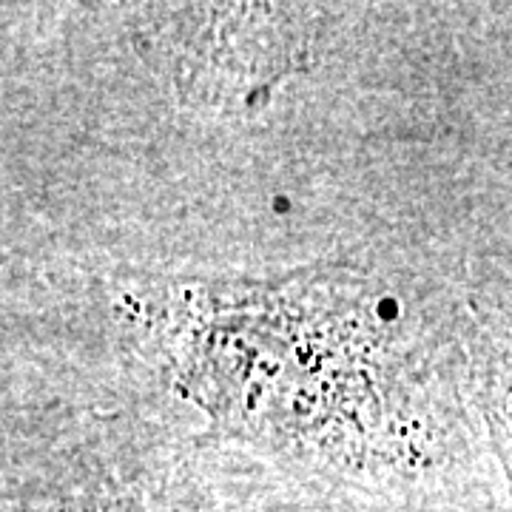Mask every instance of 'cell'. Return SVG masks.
Returning <instances> with one entry per match:
<instances>
[{
    "instance_id": "obj_2",
    "label": "cell",
    "mask_w": 512,
    "mask_h": 512,
    "mask_svg": "<svg viewBox=\"0 0 512 512\" xmlns=\"http://www.w3.org/2000/svg\"><path fill=\"white\" fill-rule=\"evenodd\" d=\"M0 512H350L231 444L83 416L3 447Z\"/></svg>"
},
{
    "instance_id": "obj_3",
    "label": "cell",
    "mask_w": 512,
    "mask_h": 512,
    "mask_svg": "<svg viewBox=\"0 0 512 512\" xmlns=\"http://www.w3.org/2000/svg\"><path fill=\"white\" fill-rule=\"evenodd\" d=\"M311 6H171L163 52L191 100L259 109L276 83L311 66Z\"/></svg>"
},
{
    "instance_id": "obj_5",
    "label": "cell",
    "mask_w": 512,
    "mask_h": 512,
    "mask_svg": "<svg viewBox=\"0 0 512 512\" xmlns=\"http://www.w3.org/2000/svg\"><path fill=\"white\" fill-rule=\"evenodd\" d=\"M501 291H504V288H501ZM504 296H507V302L512 305V291H504Z\"/></svg>"
},
{
    "instance_id": "obj_4",
    "label": "cell",
    "mask_w": 512,
    "mask_h": 512,
    "mask_svg": "<svg viewBox=\"0 0 512 512\" xmlns=\"http://www.w3.org/2000/svg\"><path fill=\"white\" fill-rule=\"evenodd\" d=\"M473 399L512 510V305L501 288L470 296Z\"/></svg>"
},
{
    "instance_id": "obj_1",
    "label": "cell",
    "mask_w": 512,
    "mask_h": 512,
    "mask_svg": "<svg viewBox=\"0 0 512 512\" xmlns=\"http://www.w3.org/2000/svg\"><path fill=\"white\" fill-rule=\"evenodd\" d=\"M111 328L211 439L350 512H464L484 433L470 296L322 259L274 274H123Z\"/></svg>"
}]
</instances>
